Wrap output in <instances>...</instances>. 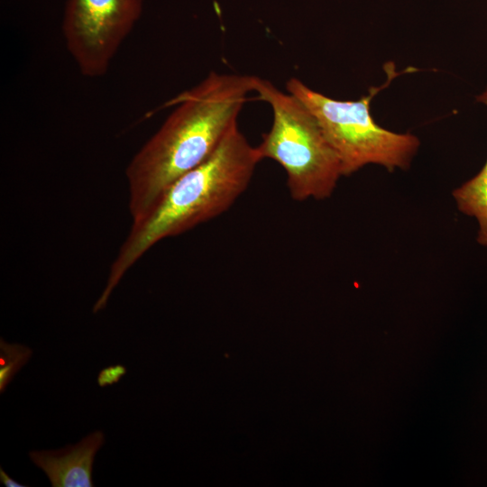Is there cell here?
<instances>
[{"label":"cell","mask_w":487,"mask_h":487,"mask_svg":"<svg viewBox=\"0 0 487 487\" xmlns=\"http://www.w3.org/2000/svg\"><path fill=\"white\" fill-rule=\"evenodd\" d=\"M104 443V433L95 431L74 446L32 451L29 455L46 473L53 487H92L94 458Z\"/></svg>","instance_id":"obj_6"},{"label":"cell","mask_w":487,"mask_h":487,"mask_svg":"<svg viewBox=\"0 0 487 487\" xmlns=\"http://www.w3.org/2000/svg\"><path fill=\"white\" fill-rule=\"evenodd\" d=\"M142 7L143 0H66L62 34L81 75L106 74Z\"/></svg>","instance_id":"obj_5"},{"label":"cell","mask_w":487,"mask_h":487,"mask_svg":"<svg viewBox=\"0 0 487 487\" xmlns=\"http://www.w3.org/2000/svg\"><path fill=\"white\" fill-rule=\"evenodd\" d=\"M125 372L126 369L123 365L109 366L99 372L97 382L101 387L116 383Z\"/></svg>","instance_id":"obj_9"},{"label":"cell","mask_w":487,"mask_h":487,"mask_svg":"<svg viewBox=\"0 0 487 487\" xmlns=\"http://www.w3.org/2000/svg\"><path fill=\"white\" fill-rule=\"evenodd\" d=\"M253 91L271 107L270 130L257 145L262 159L278 162L292 199L324 200L343 176L340 160L309 109L296 96L254 76Z\"/></svg>","instance_id":"obj_3"},{"label":"cell","mask_w":487,"mask_h":487,"mask_svg":"<svg viewBox=\"0 0 487 487\" xmlns=\"http://www.w3.org/2000/svg\"><path fill=\"white\" fill-rule=\"evenodd\" d=\"M0 481L6 487H24L23 484L19 483L11 478L1 467L0 468Z\"/></svg>","instance_id":"obj_10"},{"label":"cell","mask_w":487,"mask_h":487,"mask_svg":"<svg viewBox=\"0 0 487 487\" xmlns=\"http://www.w3.org/2000/svg\"><path fill=\"white\" fill-rule=\"evenodd\" d=\"M388 65L386 82L371 87L357 100L331 98L297 78L286 83L287 92L299 98L317 119L340 160L343 176H350L370 164L390 172L406 170L419 149L418 136L385 129L372 116V99L398 75Z\"/></svg>","instance_id":"obj_4"},{"label":"cell","mask_w":487,"mask_h":487,"mask_svg":"<svg viewBox=\"0 0 487 487\" xmlns=\"http://www.w3.org/2000/svg\"><path fill=\"white\" fill-rule=\"evenodd\" d=\"M262 160L257 147L234 124L207 160L176 179L143 216L133 221L93 311L106 308L125 273L153 245L226 212L247 189Z\"/></svg>","instance_id":"obj_2"},{"label":"cell","mask_w":487,"mask_h":487,"mask_svg":"<svg viewBox=\"0 0 487 487\" xmlns=\"http://www.w3.org/2000/svg\"><path fill=\"white\" fill-rule=\"evenodd\" d=\"M476 101L487 107V87L476 96ZM452 195L458 210L476 219L477 242L487 247V160L482 170L455 188Z\"/></svg>","instance_id":"obj_7"},{"label":"cell","mask_w":487,"mask_h":487,"mask_svg":"<svg viewBox=\"0 0 487 487\" xmlns=\"http://www.w3.org/2000/svg\"><path fill=\"white\" fill-rule=\"evenodd\" d=\"M32 350L27 346L0 341V391L3 392L14 376L29 361Z\"/></svg>","instance_id":"obj_8"},{"label":"cell","mask_w":487,"mask_h":487,"mask_svg":"<svg viewBox=\"0 0 487 487\" xmlns=\"http://www.w3.org/2000/svg\"><path fill=\"white\" fill-rule=\"evenodd\" d=\"M254 76L210 72L165 106H175L129 162L125 173L133 221L143 216L179 177L207 160L231 127Z\"/></svg>","instance_id":"obj_1"}]
</instances>
